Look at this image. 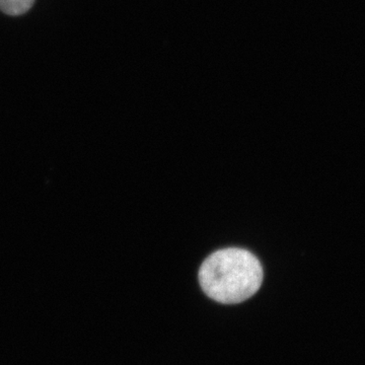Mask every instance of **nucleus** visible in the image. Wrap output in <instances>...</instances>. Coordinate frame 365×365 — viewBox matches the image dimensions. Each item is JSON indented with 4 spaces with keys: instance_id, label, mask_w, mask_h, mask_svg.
<instances>
[{
    "instance_id": "obj_2",
    "label": "nucleus",
    "mask_w": 365,
    "mask_h": 365,
    "mask_svg": "<svg viewBox=\"0 0 365 365\" xmlns=\"http://www.w3.org/2000/svg\"><path fill=\"white\" fill-rule=\"evenodd\" d=\"M35 0H0V11L9 16H20L32 7Z\"/></svg>"
},
{
    "instance_id": "obj_1",
    "label": "nucleus",
    "mask_w": 365,
    "mask_h": 365,
    "mask_svg": "<svg viewBox=\"0 0 365 365\" xmlns=\"http://www.w3.org/2000/svg\"><path fill=\"white\" fill-rule=\"evenodd\" d=\"M203 292L223 304H235L253 297L260 289L263 268L251 252L239 248L211 254L199 270Z\"/></svg>"
}]
</instances>
